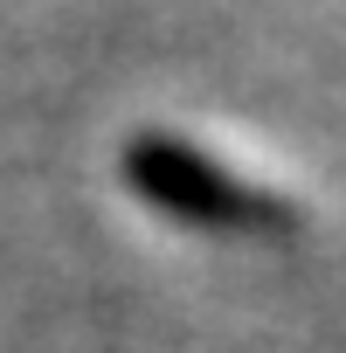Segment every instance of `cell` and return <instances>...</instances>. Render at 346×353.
Wrapping results in <instances>:
<instances>
[{
	"label": "cell",
	"mask_w": 346,
	"mask_h": 353,
	"mask_svg": "<svg viewBox=\"0 0 346 353\" xmlns=\"http://www.w3.org/2000/svg\"><path fill=\"white\" fill-rule=\"evenodd\" d=\"M125 181L152 208L181 215V222H201V229H277V222H291L270 188L243 181V173H229L222 159H208V152H194L181 139H159V132L152 139H132Z\"/></svg>",
	"instance_id": "cell-1"
}]
</instances>
